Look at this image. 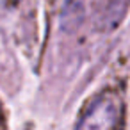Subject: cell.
<instances>
[{"mask_svg":"<svg viewBox=\"0 0 130 130\" xmlns=\"http://www.w3.org/2000/svg\"><path fill=\"white\" fill-rule=\"evenodd\" d=\"M125 109L116 91L98 94L82 114L75 130H121Z\"/></svg>","mask_w":130,"mask_h":130,"instance_id":"obj_1","label":"cell"},{"mask_svg":"<svg viewBox=\"0 0 130 130\" xmlns=\"http://www.w3.org/2000/svg\"><path fill=\"white\" fill-rule=\"evenodd\" d=\"M2 125H4V116H2V107H0V128H2Z\"/></svg>","mask_w":130,"mask_h":130,"instance_id":"obj_2","label":"cell"}]
</instances>
